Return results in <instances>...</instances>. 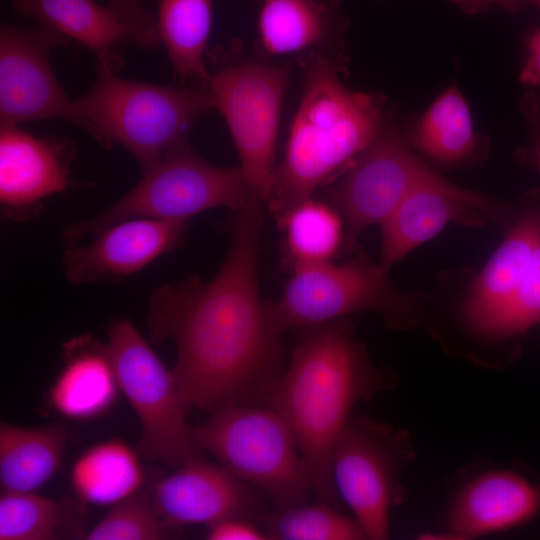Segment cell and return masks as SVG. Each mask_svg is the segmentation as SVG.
Returning a JSON list of instances; mask_svg holds the SVG:
<instances>
[{
	"label": "cell",
	"mask_w": 540,
	"mask_h": 540,
	"mask_svg": "<svg viewBox=\"0 0 540 540\" xmlns=\"http://www.w3.org/2000/svg\"><path fill=\"white\" fill-rule=\"evenodd\" d=\"M202 449L265 495L273 507L307 501L312 475L286 421L272 408L232 404L192 426Z\"/></svg>",
	"instance_id": "cell-6"
},
{
	"label": "cell",
	"mask_w": 540,
	"mask_h": 540,
	"mask_svg": "<svg viewBox=\"0 0 540 540\" xmlns=\"http://www.w3.org/2000/svg\"><path fill=\"white\" fill-rule=\"evenodd\" d=\"M11 6L18 16L86 47L96 59L117 56L116 46L132 42L127 28L97 0H11Z\"/></svg>",
	"instance_id": "cell-23"
},
{
	"label": "cell",
	"mask_w": 540,
	"mask_h": 540,
	"mask_svg": "<svg viewBox=\"0 0 540 540\" xmlns=\"http://www.w3.org/2000/svg\"><path fill=\"white\" fill-rule=\"evenodd\" d=\"M468 15H479L499 7L509 13H519L529 7V0H449Z\"/></svg>",
	"instance_id": "cell-35"
},
{
	"label": "cell",
	"mask_w": 540,
	"mask_h": 540,
	"mask_svg": "<svg viewBox=\"0 0 540 540\" xmlns=\"http://www.w3.org/2000/svg\"><path fill=\"white\" fill-rule=\"evenodd\" d=\"M529 6L540 10V0H529Z\"/></svg>",
	"instance_id": "cell-36"
},
{
	"label": "cell",
	"mask_w": 540,
	"mask_h": 540,
	"mask_svg": "<svg viewBox=\"0 0 540 540\" xmlns=\"http://www.w3.org/2000/svg\"><path fill=\"white\" fill-rule=\"evenodd\" d=\"M501 213L493 199L463 189L432 171L381 225L379 264L388 271L452 222L479 226Z\"/></svg>",
	"instance_id": "cell-14"
},
{
	"label": "cell",
	"mask_w": 540,
	"mask_h": 540,
	"mask_svg": "<svg viewBox=\"0 0 540 540\" xmlns=\"http://www.w3.org/2000/svg\"><path fill=\"white\" fill-rule=\"evenodd\" d=\"M68 428L62 422L40 427L0 425L2 492H34L62 465Z\"/></svg>",
	"instance_id": "cell-22"
},
{
	"label": "cell",
	"mask_w": 540,
	"mask_h": 540,
	"mask_svg": "<svg viewBox=\"0 0 540 540\" xmlns=\"http://www.w3.org/2000/svg\"><path fill=\"white\" fill-rule=\"evenodd\" d=\"M119 56L96 59V78L77 99L83 130L110 149L119 145L142 171L152 166L213 107L207 88L121 78Z\"/></svg>",
	"instance_id": "cell-4"
},
{
	"label": "cell",
	"mask_w": 540,
	"mask_h": 540,
	"mask_svg": "<svg viewBox=\"0 0 540 540\" xmlns=\"http://www.w3.org/2000/svg\"><path fill=\"white\" fill-rule=\"evenodd\" d=\"M252 197L241 167L214 165L191 147L187 136L173 144L126 194L85 220L68 224L64 246L80 243L106 227L132 218L188 220L204 211L226 207L239 211Z\"/></svg>",
	"instance_id": "cell-5"
},
{
	"label": "cell",
	"mask_w": 540,
	"mask_h": 540,
	"mask_svg": "<svg viewBox=\"0 0 540 540\" xmlns=\"http://www.w3.org/2000/svg\"><path fill=\"white\" fill-rule=\"evenodd\" d=\"M105 4L127 28L133 43L146 50L160 45L155 15L147 10L144 0H107Z\"/></svg>",
	"instance_id": "cell-31"
},
{
	"label": "cell",
	"mask_w": 540,
	"mask_h": 540,
	"mask_svg": "<svg viewBox=\"0 0 540 540\" xmlns=\"http://www.w3.org/2000/svg\"><path fill=\"white\" fill-rule=\"evenodd\" d=\"M276 221L284 232L286 260L291 270L332 261L346 237L340 214L324 199L307 198Z\"/></svg>",
	"instance_id": "cell-26"
},
{
	"label": "cell",
	"mask_w": 540,
	"mask_h": 540,
	"mask_svg": "<svg viewBox=\"0 0 540 540\" xmlns=\"http://www.w3.org/2000/svg\"><path fill=\"white\" fill-rule=\"evenodd\" d=\"M405 136L413 149L443 166L476 164L487 152V137L476 131L469 104L456 84L412 120Z\"/></svg>",
	"instance_id": "cell-21"
},
{
	"label": "cell",
	"mask_w": 540,
	"mask_h": 540,
	"mask_svg": "<svg viewBox=\"0 0 540 540\" xmlns=\"http://www.w3.org/2000/svg\"><path fill=\"white\" fill-rule=\"evenodd\" d=\"M413 456L405 431L366 415L352 416L339 435L333 483L368 539L388 538L390 512L403 498L400 475Z\"/></svg>",
	"instance_id": "cell-10"
},
{
	"label": "cell",
	"mask_w": 540,
	"mask_h": 540,
	"mask_svg": "<svg viewBox=\"0 0 540 540\" xmlns=\"http://www.w3.org/2000/svg\"><path fill=\"white\" fill-rule=\"evenodd\" d=\"M106 347L120 389L140 421L139 455L176 468L203 458L173 370L135 325L128 319L113 321Z\"/></svg>",
	"instance_id": "cell-7"
},
{
	"label": "cell",
	"mask_w": 540,
	"mask_h": 540,
	"mask_svg": "<svg viewBox=\"0 0 540 540\" xmlns=\"http://www.w3.org/2000/svg\"><path fill=\"white\" fill-rule=\"evenodd\" d=\"M187 222L132 218L112 224L86 244L65 246L62 269L72 285L116 283L180 245Z\"/></svg>",
	"instance_id": "cell-13"
},
{
	"label": "cell",
	"mask_w": 540,
	"mask_h": 540,
	"mask_svg": "<svg viewBox=\"0 0 540 540\" xmlns=\"http://www.w3.org/2000/svg\"><path fill=\"white\" fill-rule=\"evenodd\" d=\"M522 44L519 81L536 95L540 103V25H532L525 31Z\"/></svg>",
	"instance_id": "cell-33"
},
{
	"label": "cell",
	"mask_w": 540,
	"mask_h": 540,
	"mask_svg": "<svg viewBox=\"0 0 540 540\" xmlns=\"http://www.w3.org/2000/svg\"><path fill=\"white\" fill-rule=\"evenodd\" d=\"M264 203L236 212L227 255L207 282L189 277L157 286L148 302L152 343L173 341V373L188 409L263 403L283 371L281 334L258 285Z\"/></svg>",
	"instance_id": "cell-1"
},
{
	"label": "cell",
	"mask_w": 540,
	"mask_h": 540,
	"mask_svg": "<svg viewBox=\"0 0 540 540\" xmlns=\"http://www.w3.org/2000/svg\"><path fill=\"white\" fill-rule=\"evenodd\" d=\"M73 149L57 137H36L19 125L0 128V205L5 219L30 220L45 199L71 184Z\"/></svg>",
	"instance_id": "cell-16"
},
{
	"label": "cell",
	"mask_w": 540,
	"mask_h": 540,
	"mask_svg": "<svg viewBox=\"0 0 540 540\" xmlns=\"http://www.w3.org/2000/svg\"><path fill=\"white\" fill-rule=\"evenodd\" d=\"M300 60L301 99L264 201L276 220L344 172L389 118L382 94L345 85L347 59L319 55Z\"/></svg>",
	"instance_id": "cell-3"
},
{
	"label": "cell",
	"mask_w": 540,
	"mask_h": 540,
	"mask_svg": "<svg viewBox=\"0 0 540 540\" xmlns=\"http://www.w3.org/2000/svg\"><path fill=\"white\" fill-rule=\"evenodd\" d=\"M519 110L526 124L527 139L515 156L521 165L540 174V103L532 91L527 90L522 96Z\"/></svg>",
	"instance_id": "cell-32"
},
{
	"label": "cell",
	"mask_w": 540,
	"mask_h": 540,
	"mask_svg": "<svg viewBox=\"0 0 540 540\" xmlns=\"http://www.w3.org/2000/svg\"><path fill=\"white\" fill-rule=\"evenodd\" d=\"M206 538L209 540H266L269 539L263 528L253 519L231 517L208 526Z\"/></svg>",
	"instance_id": "cell-34"
},
{
	"label": "cell",
	"mask_w": 540,
	"mask_h": 540,
	"mask_svg": "<svg viewBox=\"0 0 540 540\" xmlns=\"http://www.w3.org/2000/svg\"><path fill=\"white\" fill-rule=\"evenodd\" d=\"M75 505L34 492H2L0 540H50L77 530Z\"/></svg>",
	"instance_id": "cell-27"
},
{
	"label": "cell",
	"mask_w": 540,
	"mask_h": 540,
	"mask_svg": "<svg viewBox=\"0 0 540 540\" xmlns=\"http://www.w3.org/2000/svg\"><path fill=\"white\" fill-rule=\"evenodd\" d=\"M207 90L235 143L251 195L263 203L275 151L289 67L265 60L216 58Z\"/></svg>",
	"instance_id": "cell-9"
},
{
	"label": "cell",
	"mask_w": 540,
	"mask_h": 540,
	"mask_svg": "<svg viewBox=\"0 0 540 540\" xmlns=\"http://www.w3.org/2000/svg\"><path fill=\"white\" fill-rule=\"evenodd\" d=\"M138 455L117 438L91 446L71 469L75 495L84 504L112 506L137 493L144 483Z\"/></svg>",
	"instance_id": "cell-25"
},
{
	"label": "cell",
	"mask_w": 540,
	"mask_h": 540,
	"mask_svg": "<svg viewBox=\"0 0 540 540\" xmlns=\"http://www.w3.org/2000/svg\"><path fill=\"white\" fill-rule=\"evenodd\" d=\"M258 489L223 466L196 459L162 477L150 495L169 528L192 524L207 527L231 517L260 515Z\"/></svg>",
	"instance_id": "cell-15"
},
{
	"label": "cell",
	"mask_w": 540,
	"mask_h": 540,
	"mask_svg": "<svg viewBox=\"0 0 540 540\" xmlns=\"http://www.w3.org/2000/svg\"><path fill=\"white\" fill-rule=\"evenodd\" d=\"M318 500L273 509L262 517V528L275 540H362L367 534L351 515Z\"/></svg>",
	"instance_id": "cell-28"
},
{
	"label": "cell",
	"mask_w": 540,
	"mask_h": 540,
	"mask_svg": "<svg viewBox=\"0 0 540 540\" xmlns=\"http://www.w3.org/2000/svg\"><path fill=\"white\" fill-rule=\"evenodd\" d=\"M170 529L159 516L150 495L143 492L112 505L85 535L87 540H157Z\"/></svg>",
	"instance_id": "cell-29"
},
{
	"label": "cell",
	"mask_w": 540,
	"mask_h": 540,
	"mask_svg": "<svg viewBox=\"0 0 540 540\" xmlns=\"http://www.w3.org/2000/svg\"><path fill=\"white\" fill-rule=\"evenodd\" d=\"M387 272L365 257L294 268L280 297L268 304L272 323L282 335L356 312H373L390 327L404 326L412 318L413 300L393 286Z\"/></svg>",
	"instance_id": "cell-8"
},
{
	"label": "cell",
	"mask_w": 540,
	"mask_h": 540,
	"mask_svg": "<svg viewBox=\"0 0 540 540\" xmlns=\"http://www.w3.org/2000/svg\"><path fill=\"white\" fill-rule=\"evenodd\" d=\"M432 171L389 117L374 142L326 185L324 200L340 214L346 241H353L367 227L381 226Z\"/></svg>",
	"instance_id": "cell-11"
},
{
	"label": "cell",
	"mask_w": 540,
	"mask_h": 540,
	"mask_svg": "<svg viewBox=\"0 0 540 540\" xmlns=\"http://www.w3.org/2000/svg\"><path fill=\"white\" fill-rule=\"evenodd\" d=\"M213 0H158L155 15L160 44L175 75L207 88L205 53L212 28Z\"/></svg>",
	"instance_id": "cell-24"
},
{
	"label": "cell",
	"mask_w": 540,
	"mask_h": 540,
	"mask_svg": "<svg viewBox=\"0 0 540 540\" xmlns=\"http://www.w3.org/2000/svg\"><path fill=\"white\" fill-rule=\"evenodd\" d=\"M540 323V236L527 271L505 313L496 339L521 334Z\"/></svg>",
	"instance_id": "cell-30"
},
{
	"label": "cell",
	"mask_w": 540,
	"mask_h": 540,
	"mask_svg": "<svg viewBox=\"0 0 540 540\" xmlns=\"http://www.w3.org/2000/svg\"><path fill=\"white\" fill-rule=\"evenodd\" d=\"M296 331L290 362L263 403L292 430L317 500L342 509L331 472L336 441L354 407L392 382L369 361L346 318Z\"/></svg>",
	"instance_id": "cell-2"
},
{
	"label": "cell",
	"mask_w": 540,
	"mask_h": 540,
	"mask_svg": "<svg viewBox=\"0 0 540 540\" xmlns=\"http://www.w3.org/2000/svg\"><path fill=\"white\" fill-rule=\"evenodd\" d=\"M69 39L39 25L0 27V123L56 119L83 129L76 100L69 97L50 64L51 52Z\"/></svg>",
	"instance_id": "cell-12"
},
{
	"label": "cell",
	"mask_w": 540,
	"mask_h": 540,
	"mask_svg": "<svg viewBox=\"0 0 540 540\" xmlns=\"http://www.w3.org/2000/svg\"><path fill=\"white\" fill-rule=\"evenodd\" d=\"M540 236V187L525 197L518 221L473 282L463 319L478 336L496 339Z\"/></svg>",
	"instance_id": "cell-17"
},
{
	"label": "cell",
	"mask_w": 540,
	"mask_h": 540,
	"mask_svg": "<svg viewBox=\"0 0 540 540\" xmlns=\"http://www.w3.org/2000/svg\"><path fill=\"white\" fill-rule=\"evenodd\" d=\"M62 347L64 365L49 390L50 406L74 421L105 415L121 391L106 344L84 334Z\"/></svg>",
	"instance_id": "cell-20"
},
{
	"label": "cell",
	"mask_w": 540,
	"mask_h": 540,
	"mask_svg": "<svg viewBox=\"0 0 540 540\" xmlns=\"http://www.w3.org/2000/svg\"><path fill=\"white\" fill-rule=\"evenodd\" d=\"M540 512V487L511 470H490L467 482L449 508L447 523L454 539L506 531Z\"/></svg>",
	"instance_id": "cell-19"
},
{
	"label": "cell",
	"mask_w": 540,
	"mask_h": 540,
	"mask_svg": "<svg viewBox=\"0 0 540 540\" xmlns=\"http://www.w3.org/2000/svg\"><path fill=\"white\" fill-rule=\"evenodd\" d=\"M258 41L268 56L347 59L343 0H258Z\"/></svg>",
	"instance_id": "cell-18"
}]
</instances>
